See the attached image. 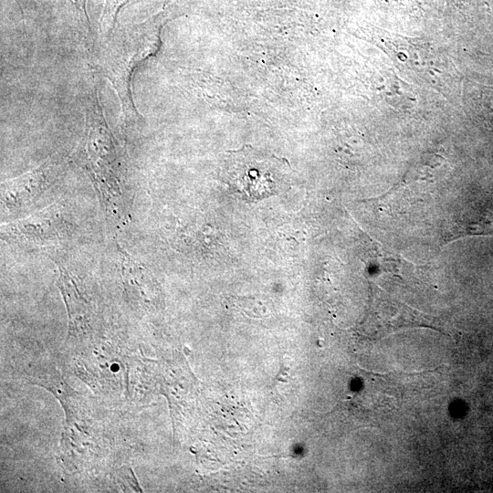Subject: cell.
<instances>
[{
    "label": "cell",
    "instance_id": "obj_4",
    "mask_svg": "<svg viewBox=\"0 0 493 493\" xmlns=\"http://www.w3.org/2000/svg\"><path fill=\"white\" fill-rule=\"evenodd\" d=\"M71 231L63 210L55 205L2 227V235L10 243L39 249L64 244Z\"/></svg>",
    "mask_w": 493,
    "mask_h": 493
},
{
    "label": "cell",
    "instance_id": "obj_7",
    "mask_svg": "<svg viewBox=\"0 0 493 493\" xmlns=\"http://www.w3.org/2000/svg\"><path fill=\"white\" fill-rule=\"evenodd\" d=\"M121 274L126 298L139 312L151 310L157 302L156 282L151 272L118 246Z\"/></svg>",
    "mask_w": 493,
    "mask_h": 493
},
{
    "label": "cell",
    "instance_id": "obj_8",
    "mask_svg": "<svg viewBox=\"0 0 493 493\" xmlns=\"http://www.w3.org/2000/svg\"><path fill=\"white\" fill-rule=\"evenodd\" d=\"M131 1L132 0H105L100 22V31L102 35L107 37L111 35L120 10Z\"/></svg>",
    "mask_w": 493,
    "mask_h": 493
},
{
    "label": "cell",
    "instance_id": "obj_1",
    "mask_svg": "<svg viewBox=\"0 0 493 493\" xmlns=\"http://www.w3.org/2000/svg\"><path fill=\"white\" fill-rule=\"evenodd\" d=\"M73 158L91 181L108 224L112 228L124 226L130 217L124 163L96 89L86 102L84 135Z\"/></svg>",
    "mask_w": 493,
    "mask_h": 493
},
{
    "label": "cell",
    "instance_id": "obj_2",
    "mask_svg": "<svg viewBox=\"0 0 493 493\" xmlns=\"http://www.w3.org/2000/svg\"><path fill=\"white\" fill-rule=\"evenodd\" d=\"M168 20L169 14L163 10L145 21L120 26L94 60V68L111 83L119 97L126 125L139 120L131 89L133 72L157 53L161 31Z\"/></svg>",
    "mask_w": 493,
    "mask_h": 493
},
{
    "label": "cell",
    "instance_id": "obj_3",
    "mask_svg": "<svg viewBox=\"0 0 493 493\" xmlns=\"http://www.w3.org/2000/svg\"><path fill=\"white\" fill-rule=\"evenodd\" d=\"M288 162L250 145L228 151L224 181L243 200L258 201L280 193L288 184Z\"/></svg>",
    "mask_w": 493,
    "mask_h": 493
},
{
    "label": "cell",
    "instance_id": "obj_5",
    "mask_svg": "<svg viewBox=\"0 0 493 493\" xmlns=\"http://www.w3.org/2000/svg\"><path fill=\"white\" fill-rule=\"evenodd\" d=\"M61 158L52 157L37 167L2 184L1 209L15 214L26 208L58 179L62 168Z\"/></svg>",
    "mask_w": 493,
    "mask_h": 493
},
{
    "label": "cell",
    "instance_id": "obj_6",
    "mask_svg": "<svg viewBox=\"0 0 493 493\" xmlns=\"http://www.w3.org/2000/svg\"><path fill=\"white\" fill-rule=\"evenodd\" d=\"M58 286L68 309L69 335L84 340L96 332L98 316L94 305L70 271L62 264L58 265Z\"/></svg>",
    "mask_w": 493,
    "mask_h": 493
}]
</instances>
